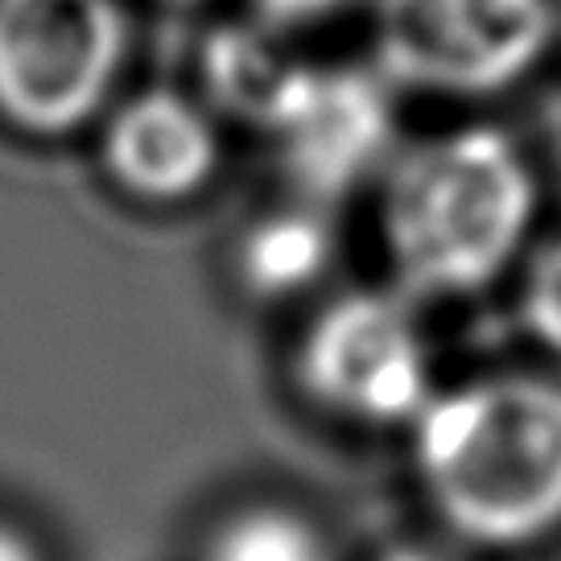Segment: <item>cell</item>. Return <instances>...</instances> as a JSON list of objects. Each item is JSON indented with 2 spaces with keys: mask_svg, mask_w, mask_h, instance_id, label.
<instances>
[{
  "mask_svg": "<svg viewBox=\"0 0 561 561\" xmlns=\"http://www.w3.org/2000/svg\"><path fill=\"white\" fill-rule=\"evenodd\" d=\"M541 215V174L504 124L471 121L401 140L376 182L380 248L417 301H462L525 264Z\"/></svg>",
  "mask_w": 561,
  "mask_h": 561,
  "instance_id": "cell-1",
  "label": "cell"
},
{
  "mask_svg": "<svg viewBox=\"0 0 561 561\" xmlns=\"http://www.w3.org/2000/svg\"><path fill=\"white\" fill-rule=\"evenodd\" d=\"M413 474L442 528L474 549L561 533V380L495 371L438 388L409 425Z\"/></svg>",
  "mask_w": 561,
  "mask_h": 561,
  "instance_id": "cell-2",
  "label": "cell"
},
{
  "mask_svg": "<svg viewBox=\"0 0 561 561\" xmlns=\"http://www.w3.org/2000/svg\"><path fill=\"white\" fill-rule=\"evenodd\" d=\"M371 67L401 95L483 104L561 46V0H368Z\"/></svg>",
  "mask_w": 561,
  "mask_h": 561,
  "instance_id": "cell-3",
  "label": "cell"
},
{
  "mask_svg": "<svg viewBox=\"0 0 561 561\" xmlns=\"http://www.w3.org/2000/svg\"><path fill=\"white\" fill-rule=\"evenodd\" d=\"M298 385L331 417L359 430H409L438 392L434 347L417 298L392 289H347L301 334Z\"/></svg>",
  "mask_w": 561,
  "mask_h": 561,
  "instance_id": "cell-4",
  "label": "cell"
},
{
  "mask_svg": "<svg viewBox=\"0 0 561 561\" xmlns=\"http://www.w3.org/2000/svg\"><path fill=\"white\" fill-rule=\"evenodd\" d=\"M128 58L121 0H0V121L58 140L104 116Z\"/></svg>",
  "mask_w": 561,
  "mask_h": 561,
  "instance_id": "cell-5",
  "label": "cell"
},
{
  "mask_svg": "<svg viewBox=\"0 0 561 561\" xmlns=\"http://www.w3.org/2000/svg\"><path fill=\"white\" fill-rule=\"evenodd\" d=\"M397 104L401 91L371 62H314L298 100L268 133L289 186L322 207L376 186L401 149Z\"/></svg>",
  "mask_w": 561,
  "mask_h": 561,
  "instance_id": "cell-6",
  "label": "cell"
},
{
  "mask_svg": "<svg viewBox=\"0 0 561 561\" xmlns=\"http://www.w3.org/2000/svg\"><path fill=\"white\" fill-rule=\"evenodd\" d=\"M107 178L137 203H186L219 174L224 137L207 107L174 88H149L112 107L100 133Z\"/></svg>",
  "mask_w": 561,
  "mask_h": 561,
  "instance_id": "cell-7",
  "label": "cell"
},
{
  "mask_svg": "<svg viewBox=\"0 0 561 561\" xmlns=\"http://www.w3.org/2000/svg\"><path fill=\"white\" fill-rule=\"evenodd\" d=\"M310 70L314 62L294 50L289 30L261 18L219 25L203 46V83L210 104L264 137L298 100Z\"/></svg>",
  "mask_w": 561,
  "mask_h": 561,
  "instance_id": "cell-8",
  "label": "cell"
},
{
  "mask_svg": "<svg viewBox=\"0 0 561 561\" xmlns=\"http://www.w3.org/2000/svg\"><path fill=\"white\" fill-rule=\"evenodd\" d=\"M334 264V228L327 207L301 198L264 210L236 244V277L252 298L289 301L310 294Z\"/></svg>",
  "mask_w": 561,
  "mask_h": 561,
  "instance_id": "cell-9",
  "label": "cell"
},
{
  "mask_svg": "<svg viewBox=\"0 0 561 561\" xmlns=\"http://www.w3.org/2000/svg\"><path fill=\"white\" fill-rule=\"evenodd\" d=\"M203 561H334L327 533L298 508L248 504L210 533Z\"/></svg>",
  "mask_w": 561,
  "mask_h": 561,
  "instance_id": "cell-10",
  "label": "cell"
},
{
  "mask_svg": "<svg viewBox=\"0 0 561 561\" xmlns=\"http://www.w3.org/2000/svg\"><path fill=\"white\" fill-rule=\"evenodd\" d=\"M520 322L561 368V231L528 248L520 273Z\"/></svg>",
  "mask_w": 561,
  "mask_h": 561,
  "instance_id": "cell-11",
  "label": "cell"
},
{
  "mask_svg": "<svg viewBox=\"0 0 561 561\" xmlns=\"http://www.w3.org/2000/svg\"><path fill=\"white\" fill-rule=\"evenodd\" d=\"M252 18L268 21L277 30H306V25H322V21L343 18L347 9L364 4V0H248Z\"/></svg>",
  "mask_w": 561,
  "mask_h": 561,
  "instance_id": "cell-12",
  "label": "cell"
},
{
  "mask_svg": "<svg viewBox=\"0 0 561 561\" xmlns=\"http://www.w3.org/2000/svg\"><path fill=\"white\" fill-rule=\"evenodd\" d=\"M376 561H471L467 553H458L455 545H438V541H404L385 549Z\"/></svg>",
  "mask_w": 561,
  "mask_h": 561,
  "instance_id": "cell-13",
  "label": "cell"
},
{
  "mask_svg": "<svg viewBox=\"0 0 561 561\" xmlns=\"http://www.w3.org/2000/svg\"><path fill=\"white\" fill-rule=\"evenodd\" d=\"M0 561H42V553L21 528L0 525Z\"/></svg>",
  "mask_w": 561,
  "mask_h": 561,
  "instance_id": "cell-14",
  "label": "cell"
},
{
  "mask_svg": "<svg viewBox=\"0 0 561 561\" xmlns=\"http://www.w3.org/2000/svg\"><path fill=\"white\" fill-rule=\"evenodd\" d=\"M165 4H182L186 9V4H203V0H165Z\"/></svg>",
  "mask_w": 561,
  "mask_h": 561,
  "instance_id": "cell-15",
  "label": "cell"
}]
</instances>
